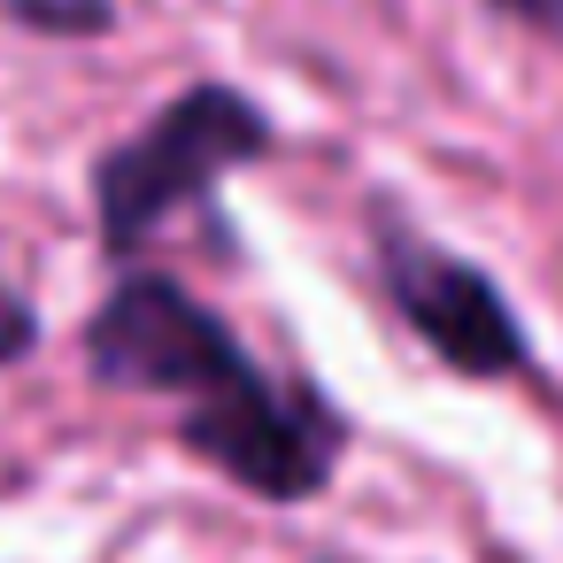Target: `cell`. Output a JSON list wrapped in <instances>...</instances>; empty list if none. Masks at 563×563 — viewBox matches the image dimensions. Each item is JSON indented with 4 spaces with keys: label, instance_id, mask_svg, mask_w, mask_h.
<instances>
[{
    "label": "cell",
    "instance_id": "cell-1",
    "mask_svg": "<svg viewBox=\"0 0 563 563\" xmlns=\"http://www.w3.org/2000/svg\"><path fill=\"white\" fill-rule=\"evenodd\" d=\"M86 371L117 394L178 401V440L255 501H309L332 486L347 424L324 394L278 386L247 340L163 271H124L86 317Z\"/></svg>",
    "mask_w": 563,
    "mask_h": 563
},
{
    "label": "cell",
    "instance_id": "cell-2",
    "mask_svg": "<svg viewBox=\"0 0 563 563\" xmlns=\"http://www.w3.org/2000/svg\"><path fill=\"white\" fill-rule=\"evenodd\" d=\"M278 147L271 109L240 86H186L170 93L132 140H117L93 170V217L109 247H140L186 201H209L224 170H247Z\"/></svg>",
    "mask_w": 563,
    "mask_h": 563
},
{
    "label": "cell",
    "instance_id": "cell-3",
    "mask_svg": "<svg viewBox=\"0 0 563 563\" xmlns=\"http://www.w3.org/2000/svg\"><path fill=\"white\" fill-rule=\"evenodd\" d=\"M378 278H386V301L401 309V324L448 371H463V378H525L532 371V340L478 263L432 247L409 224H386L378 232Z\"/></svg>",
    "mask_w": 563,
    "mask_h": 563
},
{
    "label": "cell",
    "instance_id": "cell-4",
    "mask_svg": "<svg viewBox=\"0 0 563 563\" xmlns=\"http://www.w3.org/2000/svg\"><path fill=\"white\" fill-rule=\"evenodd\" d=\"M24 24H47V32H78V24H101L109 9L101 0H16Z\"/></svg>",
    "mask_w": 563,
    "mask_h": 563
},
{
    "label": "cell",
    "instance_id": "cell-5",
    "mask_svg": "<svg viewBox=\"0 0 563 563\" xmlns=\"http://www.w3.org/2000/svg\"><path fill=\"white\" fill-rule=\"evenodd\" d=\"M32 340H40V317L24 309V294H9V286H0V363H16Z\"/></svg>",
    "mask_w": 563,
    "mask_h": 563
},
{
    "label": "cell",
    "instance_id": "cell-6",
    "mask_svg": "<svg viewBox=\"0 0 563 563\" xmlns=\"http://www.w3.org/2000/svg\"><path fill=\"white\" fill-rule=\"evenodd\" d=\"M501 16H525V24H563V0H494Z\"/></svg>",
    "mask_w": 563,
    "mask_h": 563
}]
</instances>
